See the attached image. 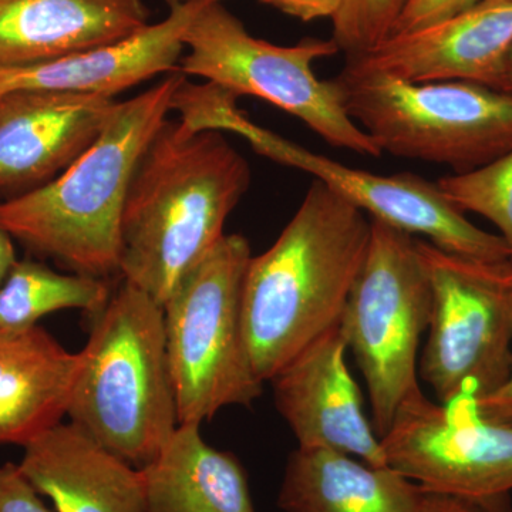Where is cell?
<instances>
[{
    "label": "cell",
    "instance_id": "cell-16",
    "mask_svg": "<svg viewBox=\"0 0 512 512\" xmlns=\"http://www.w3.org/2000/svg\"><path fill=\"white\" fill-rule=\"evenodd\" d=\"M23 448L20 471L56 512H146L140 468L114 456L70 421Z\"/></svg>",
    "mask_w": 512,
    "mask_h": 512
},
{
    "label": "cell",
    "instance_id": "cell-15",
    "mask_svg": "<svg viewBox=\"0 0 512 512\" xmlns=\"http://www.w3.org/2000/svg\"><path fill=\"white\" fill-rule=\"evenodd\" d=\"M202 3H170L167 18L110 45L59 59L0 69V96L46 90L113 97L161 73H173L184 56L185 30Z\"/></svg>",
    "mask_w": 512,
    "mask_h": 512
},
{
    "label": "cell",
    "instance_id": "cell-20",
    "mask_svg": "<svg viewBox=\"0 0 512 512\" xmlns=\"http://www.w3.org/2000/svg\"><path fill=\"white\" fill-rule=\"evenodd\" d=\"M200 427L178 424L140 468L146 512H255L244 467L202 439Z\"/></svg>",
    "mask_w": 512,
    "mask_h": 512
},
{
    "label": "cell",
    "instance_id": "cell-19",
    "mask_svg": "<svg viewBox=\"0 0 512 512\" xmlns=\"http://www.w3.org/2000/svg\"><path fill=\"white\" fill-rule=\"evenodd\" d=\"M423 488L392 467L326 448H296L278 505L285 512H417Z\"/></svg>",
    "mask_w": 512,
    "mask_h": 512
},
{
    "label": "cell",
    "instance_id": "cell-6",
    "mask_svg": "<svg viewBox=\"0 0 512 512\" xmlns=\"http://www.w3.org/2000/svg\"><path fill=\"white\" fill-rule=\"evenodd\" d=\"M251 258L247 238L225 234L163 306L178 424L201 426L224 407L252 406L262 394L242 332Z\"/></svg>",
    "mask_w": 512,
    "mask_h": 512
},
{
    "label": "cell",
    "instance_id": "cell-30",
    "mask_svg": "<svg viewBox=\"0 0 512 512\" xmlns=\"http://www.w3.org/2000/svg\"><path fill=\"white\" fill-rule=\"evenodd\" d=\"M497 90L512 94V47L505 59L503 73H501L500 82H498Z\"/></svg>",
    "mask_w": 512,
    "mask_h": 512
},
{
    "label": "cell",
    "instance_id": "cell-1",
    "mask_svg": "<svg viewBox=\"0 0 512 512\" xmlns=\"http://www.w3.org/2000/svg\"><path fill=\"white\" fill-rule=\"evenodd\" d=\"M249 185L248 161L220 130L165 120L128 188L121 279L164 306L224 237L225 222Z\"/></svg>",
    "mask_w": 512,
    "mask_h": 512
},
{
    "label": "cell",
    "instance_id": "cell-3",
    "mask_svg": "<svg viewBox=\"0 0 512 512\" xmlns=\"http://www.w3.org/2000/svg\"><path fill=\"white\" fill-rule=\"evenodd\" d=\"M183 73L119 101L92 147L49 183L0 204L10 237L73 274L120 275L121 220L134 171L173 110Z\"/></svg>",
    "mask_w": 512,
    "mask_h": 512
},
{
    "label": "cell",
    "instance_id": "cell-11",
    "mask_svg": "<svg viewBox=\"0 0 512 512\" xmlns=\"http://www.w3.org/2000/svg\"><path fill=\"white\" fill-rule=\"evenodd\" d=\"M228 130L247 138L256 153L313 175L373 220L451 254L485 261L511 259L503 238L468 221L437 183L409 173L377 175L348 167L255 126L242 111L229 121Z\"/></svg>",
    "mask_w": 512,
    "mask_h": 512
},
{
    "label": "cell",
    "instance_id": "cell-25",
    "mask_svg": "<svg viewBox=\"0 0 512 512\" xmlns=\"http://www.w3.org/2000/svg\"><path fill=\"white\" fill-rule=\"evenodd\" d=\"M0 512H52L18 464L0 466Z\"/></svg>",
    "mask_w": 512,
    "mask_h": 512
},
{
    "label": "cell",
    "instance_id": "cell-7",
    "mask_svg": "<svg viewBox=\"0 0 512 512\" xmlns=\"http://www.w3.org/2000/svg\"><path fill=\"white\" fill-rule=\"evenodd\" d=\"M178 72L207 79L235 96H254L302 121L335 148L379 158L373 143L340 103L332 79L320 80L313 64L335 56L333 39H303L278 46L258 39L220 2L202 3L184 35Z\"/></svg>",
    "mask_w": 512,
    "mask_h": 512
},
{
    "label": "cell",
    "instance_id": "cell-2",
    "mask_svg": "<svg viewBox=\"0 0 512 512\" xmlns=\"http://www.w3.org/2000/svg\"><path fill=\"white\" fill-rule=\"evenodd\" d=\"M370 235L365 212L315 180L275 244L252 256L242 284V332L262 383L338 325Z\"/></svg>",
    "mask_w": 512,
    "mask_h": 512
},
{
    "label": "cell",
    "instance_id": "cell-9",
    "mask_svg": "<svg viewBox=\"0 0 512 512\" xmlns=\"http://www.w3.org/2000/svg\"><path fill=\"white\" fill-rule=\"evenodd\" d=\"M416 241L431 289L421 379L437 402H477L512 369V259L468 258Z\"/></svg>",
    "mask_w": 512,
    "mask_h": 512
},
{
    "label": "cell",
    "instance_id": "cell-26",
    "mask_svg": "<svg viewBox=\"0 0 512 512\" xmlns=\"http://www.w3.org/2000/svg\"><path fill=\"white\" fill-rule=\"evenodd\" d=\"M261 2L302 22H312L316 19H332L338 13L343 0H261Z\"/></svg>",
    "mask_w": 512,
    "mask_h": 512
},
{
    "label": "cell",
    "instance_id": "cell-12",
    "mask_svg": "<svg viewBox=\"0 0 512 512\" xmlns=\"http://www.w3.org/2000/svg\"><path fill=\"white\" fill-rule=\"evenodd\" d=\"M348 343L339 323L313 340L271 383L275 406L301 448H326L375 467L387 466L382 440L367 419L350 375Z\"/></svg>",
    "mask_w": 512,
    "mask_h": 512
},
{
    "label": "cell",
    "instance_id": "cell-23",
    "mask_svg": "<svg viewBox=\"0 0 512 512\" xmlns=\"http://www.w3.org/2000/svg\"><path fill=\"white\" fill-rule=\"evenodd\" d=\"M407 0H343L332 18L333 42L348 59L363 55L392 36Z\"/></svg>",
    "mask_w": 512,
    "mask_h": 512
},
{
    "label": "cell",
    "instance_id": "cell-21",
    "mask_svg": "<svg viewBox=\"0 0 512 512\" xmlns=\"http://www.w3.org/2000/svg\"><path fill=\"white\" fill-rule=\"evenodd\" d=\"M106 279L64 275L49 266L23 259L0 285V330L19 332L37 326L49 313L80 309L93 316L109 302Z\"/></svg>",
    "mask_w": 512,
    "mask_h": 512
},
{
    "label": "cell",
    "instance_id": "cell-17",
    "mask_svg": "<svg viewBox=\"0 0 512 512\" xmlns=\"http://www.w3.org/2000/svg\"><path fill=\"white\" fill-rule=\"evenodd\" d=\"M147 20L141 0H0V69L119 42Z\"/></svg>",
    "mask_w": 512,
    "mask_h": 512
},
{
    "label": "cell",
    "instance_id": "cell-14",
    "mask_svg": "<svg viewBox=\"0 0 512 512\" xmlns=\"http://www.w3.org/2000/svg\"><path fill=\"white\" fill-rule=\"evenodd\" d=\"M511 47L512 0L392 35L346 66L410 83L473 82L497 89Z\"/></svg>",
    "mask_w": 512,
    "mask_h": 512
},
{
    "label": "cell",
    "instance_id": "cell-29",
    "mask_svg": "<svg viewBox=\"0 0 512 512\" xmlns=\"http://www.w3.org/2000/svg\"><path fill=\"white\" fill-rule=\"evenodd\" d=\"M12 237L0 224V285L9 275L10 269L18 262L16 258L15 247H13Z\"/></svg>",
    "mask_w": 512,
    "mask_h": 512
},
{
    "label": "cell",
    "instance_id": "cell-24",
    "mask_svg": "<svg viewBox=\"0 0 512 512\" xmlns=\"http://www.w3.org/2000/svg\"><path fill=\"white\" fill-rule=\"evenodd\" d=\"M481 0H407L392 35L413 32L476 8Z\"/></svg>",
    "mask_w": 512,
    "mask_h": 512
},
{
    "label": "cell",
    "instance_id": "cell-18",
    "mask_svg": "<svg viewBox=\"0 0 512 512\" xmlns=\"http://www.w3.org/2000/svg\"><path fill=\"white\" fill-rule=\"evenodd\" d=\"M83 353L39 325L0 330V444L25 447L67 416Z\"/></svg>",
    "mask_w": 512,
    "mask_h": 512
},
{
    "label": "cell",
    "instance_id": "cell-4",
    "mask_svg": "<svg viewBox=\"0 0 512 512\" xmlns=\"http://www.w3.org/2000/svg\"><path fill=\"white\" fill-rule=\"evenodd\" d=\"M90 318L67 417L114 456L144 467L178 426L164 308L121 279Z\"/></svg>",
    "mask_w": 512,
    "mask_h": 512
},
{
    "label": "cell",
    "instance_id": "cell-27",
    "mask_svg": "<svg viewBox=\"0 0 512 512\" xmlns=\"http://www.w3.org/2000/svg\"><path fill=\"white\" fill-rule=\"evenodd\" d=\"M474 404L477 412L485 419L512 426V369L510 376L500 389L484 399L477 400Z\"/></svg>",
    "mask_w": 512,
    "mask_h": 512
},
{
    "label": "cell",
    "instance_id": "cell-31",
    "mask_svg": "<svg viewBox=\"0 0 512 512\" xmlns=\"http://www.w3.org/2000/svg\"><path fill=\"white\" fill-rule=\"evenodd\" d=\"M188 2L214 3V2H220V0H168V3H188Z\"/></svg>",
    "mask_w": 512,
    "mask_h": 512
},
{
    "label": "cell",
    "instance_id": "cell-32",
    "mask_svg": "<svg viewBox=\"0 0 512 512\" xmlns=\"http://www.w3.org/2000/svg\"><path fill=\"white\" fill-rule=\"evenodd\" d=\"M511 2V0H481L477 6L498 5V3Z\"/></svg>",
    "mask_w": 512,
    "mask_h": 512
},
{
    "label": "cell",
    "instance_id": "cell-13",
    "mask_svg": "<svg viewBox=\"0 0 512 512\" xmlns=\"http://www.w3.org/2000/svg\"><path fill=\"white\" fill-rule=\"evenodd\" d=\"M119 103L96 94L20 90L0 96V190H35L82 157Z\"/></svg>",
    "mask_w": 512,
    "mask_h": 512
},
{
    "label": "cell",
    "instance_id": "cell-5",
    "mask_svg": "<svg viewBox=\"0 0 512 512\" xmlns=\"http://www.w3.org/2000/svg\"><path fill=\"white\" fill-rule=\"evenodd\" d=\"M343 109L383 153L468 173L512 150V94L473 82L410 83L345 69Z\"/></svg>",
    "mask_w": 512,
    "mask_h": 512
},
{
    "label": "cell",
    "instance_id": "cell-28",
    "mask_svg": "<svg viewBox=\"0 0 512 512\" xmlns=\"http://www.w3.org/2000/svg\"><path fill=\"white\" fill-rule=\"evenodd\" d=\"M417 512H503L501 508L461 500L451 495L424 491Z\"/></svg>",
    "mask_w": 512,
    "mask_h": 512
},
{
    "label": "cell",
    "instance_id": "cell-8",
    "mask_svg": "<svg viewBox=\"0 0 512 512\" xmlns=\"http://www.w3.org/2000/svg\"><path fill=\"white\" fill-rule=\"evenodd\" d=\"M372 221L369 249L339 326L362 370L382 439L404 400L421 390L419 350L431 289L417 237Z\"/></svg>",
    "mask_w": 512,
    "mask_h": 512
},
{
    "label": "cell",
    "instance_id": "cell-22",
    "mask_svg": "<svg viewBox=\"0 0 512 512\" xmlns=\"http://www.w3.org/2000/svg\"><path fill=\"white\" fill-rule=\"evenodd\" d=\"M444 197L461 212H474L500 232L512 259V150L493 163L436 181Z\"/></svg>",
    "mask_w": 512,
    "mask_h": 512
},
{
    "label": "cell",
    "instance_id": "cell-10",
    "mask_svg": "<svg viewBox=\"0 0 512 512\" xmlns=\"http://www.w3.org/2000/svg\"><path fill=\"white\" fill-rule=\"evenodd\" d=\"M380 440L387 466L424 491L495 508L512 491V426L485 419L473 400L443 404L419 390Z\"/></svg>",
    "mask_w": 512,
    "mask_h": 512
}]
</instances>
